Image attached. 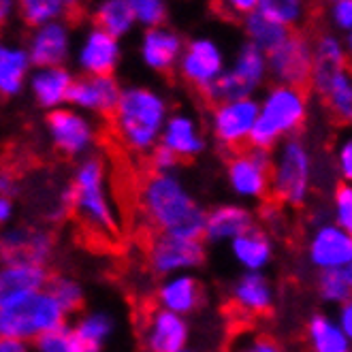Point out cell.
Wrapping results in <instances>:
<instances>
[{
    "mask_svg": "<svg viewBox=\"0 0 352 352\" xmlns=\"http://www.w3.org/2000/svg\"><path fill=\"white\" fill-rule=\"evenodd\" d=\"M139 201L158 233L203 239L205 210L175 173H152L141 186Z\"/></svg>",
    "mask_w": 352,
    "mask_h": 352,
    "instance_id": "6da1fadb",
    "label": "cell"
},
{
    "mask_svg": "<svg viewBox=\"0 0 352 352\" xmlns=\"http://www.w3.org/2000/svg\"><path fill=\"white\" fill-rule=\"evenodd\" d=\"M169 113V102L158 90L148 86H129L122 88L111 118L116 135L124 148L137 154H150L158 146Z\"/></svg>",
    "mask_w": 352,
    "mask_h": 352,
    "instance_id": "7a4b0ae2",
    "label": "cell"
},
{
    "mask_svg": "<svg viewBox=\"0 0 352 352\" xmlns=\"http://www.w3.org/2000/svg\"><path fill=\"white\" fill-rule=\"evenodd\" d=\"M307 120V94L303 88L272 86L258 100V113L250 135V148L274 152L282 141L297 135Z\"/></svg>",
    "mask_w": 352,
    "mask_h": 352,
    "instance_id": "3957f363",
    "label": "cell"
},
{
    "mask_svg": "<svg viewBox=\"0 0 352 352\" xmlns=\"http://www.w3.org/2000/svg\"><path fill=\"white\" fill-rule=\"evenodd\" d=\"M71 207L92 231L111 235L118 229V210L111 197L107 164L98 156L81 158L69 186Z\"/></svg>",
    "mask_w": 352,
    "mask_h": 352,
    "instance_id": "277c9868",
    "label": "cell"
},
{
    "mask_svg": "<svg viewBox=\"0 0 352 352\" xmlns=\"http://www.w3.org/2000/svg\"><path fill=\"white\" fill-rule=\"evenodd\" d=\"M314 158L305 143L297 137L282 141L272 152L269 167V192L286 205H305L312 192Z\"/></svg>",
    "mask_w": 352,
    "mask_h": 352,
    "instance_id": "5b68a950",
    "label": "cell"
},
{
    "mask_svg": "<svg viewBox=\"0 0 352 352\" xmlns=\"http://www.w3.org/2000/svg\"><path fill=\"white\" fill-rule=\"evenodd\" d=\"M65 309L45 291L0 309V338H13L34 344L41 336L67 324Z\"/></svg>",
    "mask_w": 352,
    "mask_h": 352,
    "instance_id": "8992f818",
    "label": "cell"
},
{
    "mask_svg": "<svg viewBox=\"0 0 352 352\" xmlns=\"http://www.w3.org/2000/svg\"><path fill=\"white\" fill-rule=\"evenodd\" d=\"M267 79V58L261 50L250 43H243L231 67H226L224 73L216 79V84L205 92L214 105L226 100L250 98L254 92L265 84Z\"/></svg>",
    "mask_w": 352,
    "mask_h": 352,
    "instance_id": "52a82bcc",
    "label": "cell"
},
{
    "mask_svg": "<svg viewBox=\"0 0 352 352\" xmlns=\"http://www.w3.org/2000/svg\"><path fill=\"white\" fill-rule=\"evenodd\" d=\"M45 126L52 146L60 154L69 158L90 156L96 143V126L86 113L65 105L47 113Z\"/></svg>",
    "mask_w": 352,
    "mask_h": 352,
    "instance_id": "ba28073f",
    "label": "cell"
},
{
    "mask_svg": "<svg viewBox=\"0 0 352 352\" xmlns=\"http://www.w3.org/2000/svg\"><path fill=\"white\" fill-rule=\"evenodd\" d=\"M267 77H272L278 86L305 88L312 77V45L303 34L291 32L282 43L265 54Z\"/></svg>",
    "mask_w": 352,
    "mask_h": 352,
    "instance_id": "9c48e42d",
    "label": "cell"
},
{
    "mask_svg": "<svg viewBox=\"0 0 352 352\" xmlns=\"http://www.w3.org/2000/svg\"><path fill=\"white\" fill-rule=\"evenodd\" d=\"M148 263L152 272L162 278L192 274L197 267L205 263V243L203 239L158 233L150 243Z\"/></svg>",
    "mask_w": 352,
    "mask_h": 352,
    "instance_id": "30bf717a",
    "label": "cell"
},
{
    "mask_svg": "<svg viewBox=\"0 0 352 352\" xmlns=\"http://www.w3.org/2000/svg\"><path fill=\"white\" fill-rule=\"evenodd\" d=\"M256 113H258V100L254 96L226 100L214 105L210 118V131L218 141V146L226 150H239L245 143H250Z\"/></svg>",
    "mask_w": 352,
    "mask_h": 352,
    "instance_id": "8fae6325",
    "label": "cell"
},
{
    "mask_svg": "<svg viewBox=\"0 0 352 352\" xmlns=\"http://www.w3.org/2000/svg\"><path fill=\"white\" fill-rule=\"evenodd\" d=\"M226 69V56L222 47L210 36H197L188 43H184L177 71L186 84H190L199 92H207L216 79Z\"/></svg>",
    "mask_w": 352,
    "mask_h": 352,
    "instance_id": "7c38bea8",
    "label": "cell"
},
{
    "mask_svg": "<svg viewBox=\"0 0 352 352\" xmlns=\"http://www.w3.org/2000/svg\"><path fill=\"white\" fill-rule=\"evenodd\" d=\"M272 152L258 148L239 150L226 162V179L231 190L245 201H261L269 195Z\"/></svg>",
    "mask_w": 352,
    "mask_h": 352,
    "instance_id": "4fadbf2b",
    "label": "cell"
},
{
    "mask_svg": "<svg viewBox=\"0 0 352 352\" xmlns=\"http://www.w3.org/2000/svg\"><path fill=\"white\" fill-rule=\"evenodd\" d=\"M54 248L56 239L45 229L9 226L0 233V263H32L47 267Z\"/></svg>",
    "mask_w": 352,
    "mask_h": 352,
    "instance_id": "5bb4252c",
    "label": "cell"
},
{
    "mask_svg": "<svg viewBox=\"0 0 352 352\" xmlns=\"http://www.w3.org/2000/svg\"><path fill=\"white\" fill-rule=\"evenodd\" d=\"M120 94L122 86L113 75H81L73 79L67 105L81 113L111 116Z\"/></svg>",
    "mask_w": 352,
    "mask_h": 352,
    "instance_id": "9a60e30c",
    "label": "cell"
},
{
    "mask_svg": "<svg viewBox=\"0 0 352 352\" xmlns=\"http://www.w3.org/2000/svg\"><path fill=\"white\" fill-rule=\"evenodd\" d=\"M307 258L318 272L352 267V233L333 222H318L307 241Z\"/></svg>",
    "mask_w": 352,
    "mask_h": 352,
    "instance_id": "2e32d148",
    "label": "cell"
},
{
    "mask_svg": "<svg viewBox=\"0 0 352 352\" xmlns=\"http://www.w3.org/2000/svg\"><path fill=\"white\" fill-rule=\"evenodd\" d=\"M26 52L34 69L65 67V62L71 56L69 26L62 22V19H58V22H50V24L32 28Z\"/></svg>",
    "mask_w": 352,
    "mask_h": 352,
    "instance_id": "e0dca14e",
    "label": "cell"
},
{
    "mask_svg": "<svg viewBox=\"0 0 352 352\" xmlns=\"http://www.w3.org/2000/svg\"><path fill=\"white\" fill-rule=\"evenodd\" d=\"M75 58L84 75H113L122 60V45L116 36L92 26L81 38Z\"/></svg>",
    "mask_w": 352,
    "mask_h": 352,
    "instance_id": "ac0fdd59",
    "label": "cell"
},
{
    "mask_svg": "<svg viewBox=\"0 0 352 352\" xmlns=\"http://www.w3.org/2000/svg\"><path fill=\"white\" fill-rule=\"evenodd\" d=\"M50 272L32 263H0V309L11 307L30 295L43 291Z\"/></svg>",
    "mask_w": 352,
    "mask_h": 352,
    "instance_id": "d6986e66",
    "label": "cell"
},
{
    "mask_svg": "<svg viewBox=\"0 0 352 352\" xmlns=\"http://www.w3.org/2000/svg\"><path fill=\"white\" fill-rule=\"evenodd\" d=\"M190 342V324L188 318L167 312V309H154L143 327V346L148 352H179L188 348Z\"/></svg>",
    "mask_w": 352,
    "mask_h": 352,
    "instance_id": "ffe728a7",
    "label": "cell"
},
{
    "mask_svg": "<svg viewBox=\"0 0 352 352\" xmlns=\"http://www.w3.org/2000/svg\"><path fill=\"white\" fill-rule=\"evenodd\" d=\"M182 50H184L182 36L167 26L146 30L139 43V56L143 60V65L156 73H171L173 69H177Z\"/></svg>",
    "mask_w": 352,
    "mask_h": 352,
    "instance_id": "44dd1931",
    "label": "cell"
},
{
    "mask_svg": "<svg viewBox=\"0 0 352 352\" xmlns=\"http://www.w3.org/2000/svg\"><path fill=\"white\" fill-rule=\"evenodd\" d=\"M158 146L173 152L179 160L197 158L205 150V135L199 126V122L190 113H169L164 122Z\"/></svg>",
    "mask_w": 352,
    "mask_h": 352,
    "instance_id": "7402d4cb",
    "label": "cell"
},
{
    "mask_svg": "<svg viewBox=\"0 0 352 352\" xmlns=\"http://www.w3.org/2000/svg\"><path fill=\"white\" fill-rule=\"evenodd\" d=\"M254 226L252 212L237 203H222L205 212L203 239L210 243H229Z\"/></svg>",
    "mask_w": 352,
    "mask_h": 352,
    "instance_id": "603a6c76",
    "label": "cell"
},
{
    "mask_svg": "<svg viewBox=\"0 0 352 352\" xmlns=\"http://www.w3.org/2000/svg\"><path fill=\"white\" fill-rule=\"evenodd\" d=\"M158 307L188 318L203 305V286L192 274H177L164 278L156 291Z\"/></svg>",
    "mask_w": 352,
    "mask_h": 352,
    "instance_id": "cb8c5ba5",
    "label": "cell"
},
{
    "mask_svg": "<svg viewBox=\"0 0 352 352\" xmlns=\"http://www.w3.org/2000/svg\"><path fill=\"white\" fill-rule=\"evenodd\" d=\"M73 79L75 75L67 67H47V69H34L28 77L26 86L30 88V94L38 107L54 111L67 105Z\"/></svg>",
    "mask_w": 352,
    "mask_h": 352,
    "instance_id": "d4e9b609",
    "label": "cell"
},
{
    "mask_svg": "<svg viewBox=\"0 0 352 352\" xmlns=\"http://www.w3.org/2000/svg\"><path fill=\"white\" fill-rule=\"evenodd\" d=\"M309 84L324 98L331 113L340 122L352 120V79L348 67L336 71H314Z\"/></svg>",
    "mask_w": 352,
    "mask_h": 352,
    "instance_id": "484cf974",
    "label": "cell"
},
{
    "mask_svg": "<svg viewBox=\"0 0 352 352\" xmlns=\"http://www.w3.org/2000/svg\"><path fill=\"white\" fill-rule=\"evenodd\" d=\"M231 254L243 272L263 274L274 258V241L258 226H250L245 233L229 241Z\"/></svg>",
    "mask_w": 352,
    "mask_h": 352,
    "instance_id": "4316f807",
    "label": "cell"
},
{
    "mask_svg": "<svg viewBox=\"0 0 352 352\" xmlns=\"http://www.w3.org/2000/svg\"><path fill=\"white\" fill-rule=\"evenodd\" d=\"M32 62L26 47L0 41V96H17L28 84Z\"/></svg>",
    "mask_w": 352,
    "mask_h": 352,
    "instance_id": "83f0119b",
    "label": "cell"
},
{
    "mask_svg": "<svg viewBox=\"0 0 352 352\" xmlns=\"http://www.w3.org/2000/svg\"><path fill=\"white\" fill-rule=\"evenodd\" d=\"M233 301L245 314H263L274 305V286L265 274L243 272L233 284Z\"/></svg>",
    "mask_w": 352,
    "mask_h": 352,
    "instance_id": "f1b7e54d",
    "label": "cell"
},
{
    "mask_svg": "<svg viewBox=\"0 0 352 352\" xmlns=\"http://www.w3.org/2000/svg\"><path fill=\"white\" fill-rule=\"evenodd\" d=\"M73 333L79 342V346L84 348V352H102L109 338L113 336V316L107 312H86L77 318V322L71 327Z\"/></svg>",
    "mask_w": 352,
    "mask_h": 352,
    "instance_id": "f546056e",
    "label": "cell"
},
{
    "mask_svg": "<svg viewBox=\"0 0 352 352\" xmlns=\"http://www.w3.org/2000/svg\"><path fill=\"white\" fill-rule=\"evenodd\" d=\"M94 26L116 36L118 41L131 34L137 26L131 0H100L94 7Z\"/></svg>",
    "mask_w": 352,
    "mask_h": 352,
    "instance_id": "4dcf8cb0",
    "label": "cell"
},
{
    "mask_svg": "<svg viewBox=\"0 0 352 352\" xmlns=\"http://www.w3.org/2000/svg\"><path fill=\"white\" fill-rule=\"evenodd\" d=\"M307 340L314 352H350V340L329 314H316L307 322Z\"/></svg>",
    "mask_w": 352,
    "mask_h": 352,
    "instance_id": "1f68e13d",
    "label": "cell"
},
{
    "mask_svg": "<svg viewBox=\"0 0 352 352\" xmlns=\"http://www.w3.org/2000/svg\"><path fill=\"white\" fill-rule=\"evenodd\" d=\"M243 32H245V43L254 45L256 50H261L263 54H269L272 50H276L282 41L291 34V30L282 28L280 24L272 22V19L263 17L261 13H250L243 17Z\"/></svg>",
    "mask_w": 352,
    "mask_h": 352,
    "instance_id": "d6a6232c",
    "label": "cell"
},
{
    "mask_svg": "<svg viewBox=\"0 0 352 352\" xmlns=\"http://www.w3.org/2000/svg\"><path fill=\"white\" fill-rule=\"evenodd\" d=\"M318 293L329 305H342L352 297V267L318 272Z\"/></svg>",
    "mask_w": 352,
    "mask_h": 352,
    "instance_id": "836d02e7",
    "label": "cell"
},
{
    "mask_svg": "<svg viewBox=\"0 0 352 352\" xmlns=\"http://www.w3.org/2000/svg\"><path fill=\"white\" fill-rule=\"evenodd\" d=\"M307 0H258L256 13L280 24L282 28L291 30L305 17Z\"/></svg>",
    "mask_w": 352,
    "mask_h": 352,
    "instance_id": "e575fe53",
    "label": "cell"
},
{
    "mask_svg": "<svg viewBox=\"0 0 352 352\" xmlns=\"http://www.w3.org/2000/svg\"><path fill=\"white\" fill-rule=\"evenodd\" d=\"M17 11L32 28L58 22V19L71 13L62 0H17Z\"/></svg>",
    "mask_w": 352,
    "mask_h": 352,
    "instance_id": "d590c367",
    "label": "cell"
},
{
    "mask_svg": "<svg viewBox=\"0 0 352 352\" xmlns=\"http://www.w3.org/2000/svg\"><path fill=\"white\" fill-rule=\"evenodd\" d=\"M314 65L312 71H336L346 67L348 50L344 47V41L336 34H322L312 45Z\"/></svg>",
    "mask_w": 352,
    "mask_h": 352,
    "instance_id": "8d00e7d4",
    "label": "cell"
},
{
    "mask_svg": "<svg viewBox=\"0 0 352 352\" xmlns=\"http://www.w3.org/2000/svg\"><path fill=\"white\" fill-rule=\"evenodd\" d=\"M45 291L58 301V305L65 309L67 316L79 312L81 305H84V299H86L84 286L69 276H50V280L45 284Z\"/></svg>",
    "mask_w": 352,
    "mask_h": 352,
    "instance_id": "74e56055",
    "label": "cell"
},
{
    "mask_svg": "<svg viewBox=\"0 0 352 352\" xmlns=\"http://www.w3.org/2000/svg\"><path fill=\"white\" fill-rule=\"evenodd\" d=\"M131 9L135 15V22L141 24L146 30L164 26L169 17L167 0H131Z\"/></svg>",
    "mask_w": 352,
    "mask_h": 352,
    "instance_id": "f35d334b",
    "label": "cell"
},
{
    "mask_svg": "<svg viewBox=\"0 0 352 352\" xmlns=\"http://www.w3.org/2000/svg\"><path fill=\"white\" fill-rule=\"evenodd\" d=\"M36 352H84V348L79 346L73 329L69 324H62L50 333L41 336L34 342Z\"/></svg>",
    "mask_w": 352,
    "mask_h": 352,
    "instance_id": "ab89813d",
    "label": "cell"
},
{
    "mask_svg": "<svg viewBox=\"0 0 352 352\" xmlns=\"http://www.w3.org/2000/svg\"><path fill=\"white\" fill-rule=\"evenodd\" d=\"M333 224L352 233V186L342 182L333 192Z\"/></svg>",
    "mask_w": 352,
    "mask_h": 352,
    "instance_id": "60d3db41",
    "label": "cell"
},
{
    "mask_svg": "<svg viewBox=\"0 0 352 352\" xmlns=\"http://www.w3.org/2000/svg\"><path fill=\"white\" fill-rule=\"evenodd\" d=\"M150 164H152L154 173H175L177 164H179V158L173 152H169L167 148L156 146L150 152Z\"/></svg>",
    "mask_w": 352,
    "mask_h": 352,
    "instance_id": "b9f144b4",
    "label": "cell"
},
{
    "mask_svg": "<svg viewBox=\"0 0 352 352\" xmlns=\"http://www.w3.org/2000/svg\"><path fill=\"white\" fill-rule=\"evenodd\" d=\"M331 24L346 34L352 30V0L333 3V7H331Z\"/></svg>",
    "mask_w": 352,
    "mask_h": 352,
    "instance_id": "7bdbcfd3",
    "label": "cell"
},
{
    "mask_svg": "<svg viewBox=\"0 0 352 352\" xmlns=\"http://www.w3.org/2000/svg\"><path fill=\"white\" fill-rule=\"evenodd\" d=\"M336 164H338L340 177L350 184V179H352V141L350 139L340 143L338 156H336Z\"/></svg>",
    "mask_w": 352,
    "mask_h": 352,
    "instance_id": "ee69618b",
    "label": "cell"
},
{
    "mask_svg": "<svg viewBox=\"0 0 352 352\" xmlns=\"http://www.w3.org/2000/svg\"><path fill=\"white\" fill-rule=\"evenodd\" d=\"M233 352H282V348L267 338H252L241 342Z\"/></svg>",
    "mask_w": 352,
    "mask_h": 352,
    "instance_id": "f6af8a7d",
    "label": "cell"
},
{
    "mask_svg": "<svg viewBox=\"0 0 352 352\" xmlns=\"http://www.w3.org/2000/svg\"><path fill=\"white\" fill-rule=\"evenodd\" d=\"M222 7L229 11L231 15H237V17H245L256 11L258 7V0H220Z\"/></svg>",
    "mask_w": 352,
    "mask_h": 352,
    "instance_id": "bcb514c9",
    "label": "cell"
},
{
    "mask_svg": "<svg viewBox=\"0 0 352 352\" xmlns=\"http://www.w3.org/2000/svg\"><path fill=\"white\" fill-rule=\"evenodd\" d=\"M338 327L344 331L348 338H352V303L346 301L342 305H338V316H336Z\"/></svg>",
    "mask_w": 352,
    "mask_h": 352,
    "instance_id": "7dc6e473",
    "label": "cell"
},
{
    "mask_svg": "<svg viewBox=\"0 0 352 352\" xmlns=\"http://www.w3.org/2000/svg\"><path fill=\"white\" fill-rule=\"evenodd\" d=\"M15 216V205L11 197L0 195V226H7Z\"/></svg>",
    "mask_w": 352,
    "mask_h": 352,
    "instance_id": "c3c4849f",
    "label": "cell"
},
{
    "mask_svg": "<svg viewBox=\"0 0 352 352\" xmlns=\"http://www.w3.org/2000/svg\"><path fill=\"white\" fill-rule=\"evenodd\" d=\"M0 352H30V344L13 338H0Z\"/></svg>",
    "mask_w": 352,
    "mask_h": 352,
    "instance_id": "681fc988",
    "label": "cell"
},
{
    "mask_svg": "<svg viewBox=\"0 0 352 352\" xmlns=\"http://www.w3.org/2000/svg\"><path fill=\"white\" fill-rule=\"evenodd\" d=\"M17 192V184H15V177L9 175V173H0V195L3 197H11Z\"/></svg>",
    "mask_w": 352,
    "mask_h": 352,
    "instance_id": "f907efd6",
    "label": "cell"
},
{
    "mask_svg": "<svg viewBox=\"0 0 352 352\" xmlns=\"http://www.w3.org/2000/svg\"><path fill=\"white\" fill-rule=\"evenodd\" d=\"M17 11V0H0V26H5Z\"/></svg>",
    "mask_w": 352,
    "mask_h": 352,
    "instance_id": "816d5d0a",
    "label": "cell"
},
{
    "mask_svg": "<svg viewBox=\"0 0 352 352\" xmlns=\"http://www.w3.org/2000/svg\"><path fill=\"white\" fill-rule=\"evenodd\" d=\"M62 3L67 5V9H69V11H73V9L81 3V0H62Z\"/></svg>",
    "mask_w": 352,
    "mask_h": 352,
    "instance_id": "f5cc1de1",
    "label": "cell"
},
{
    "mask_svg": "<svg viewBox=\"0 0 352 352\" xmlns=\"http://www.w3.org/2000/svg\"><path fill=\"white\" fill-rule=\"evenodd\" d=\"M179 352H199V350H195V348H184V350H179Z\"/></svg>",
    "mask_w": 352,
    "mask_h": 352,
    "instance_id": "db71d44e",
    "label": "cell"
},
{
    "mask_svg": "<svg viewBox=\"0 0 352 352\" xmlns=\"http://www.w3.org/2000/svg\"><path fill=\"white\" fill-rule=\"evenodd\" d=\"M327 3H331V5H333V3H340V0H327Z\"/></svg>",
    "mask_w": 352,
    "mask_h": 352,
    "instance_id": "11a10c76",
    "label": "cell"
}]
</instances>
